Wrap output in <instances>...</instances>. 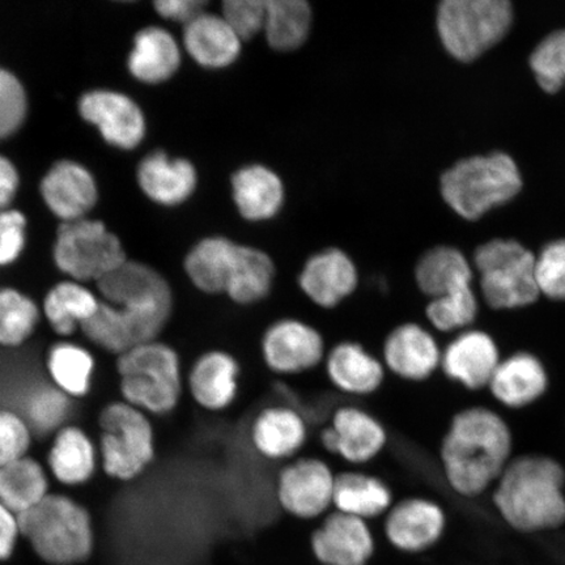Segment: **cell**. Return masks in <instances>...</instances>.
Listing matches in <instances>:
<instances>
[{
    "label": "cell",
    "instance_id": "cell-1",
    "mask_svg": "<svg viewBox=\"0 0 565 565\" xmlns=\"http://www.w3.org/2000/svg\"><path fill=\"white\" fill-rule=\"evenodd\" d=\"M102 302L81 333L116 358L139 344L157 341L171 321V285L153 267L127 259L96 285Z\"/></svg>",
    "mask_w": 565,
    "mask_h": 565
},
{
    "label": "cell",
    "instance_id": "cell-2",
    "mask_svg": "<svg viewBox=\"0 0 565 565\" xmlns=\"http://www.w3.org/2000/svg\"><path fill=\"white\" fill-rule=\"evenodd\" d=\"M511 450V430L498 414L484 407L465 409L444 437L445 476L458 493L477 497L503 475Z\"/></svg>",
    "mask_w": 565,
    "mask_h": 565
},
{
    "label": "cell",
    "instance_id": "cell-3",
    "mask_svg": "<svg viewBox=\"0 0 565 565\" xmlns=\"http://www.w3.org/2000/svg\"><path fill=\"white\" fill-rule=\"evenodd\" d=\"M565 472L555 459L532 455L513 459L499 478L493 501L513 529L540 533L565 524Z\"/></svg>",
    "mask_w": 565,
    "mask_h": 565
},
{
    "label": "cell",
    "instance_id": "cell-4",
    "mask_svg": "<svg viewBox=\"0 0 565 565\" xmlns=\"http://www.w3.org/2000/svg\"><path fill=\"white\" fill-rule=\"evenodd\" d=\"M21 536L49 565L86 563L95 550V529L86 507L66 493L51 492L19 515Z\"/></svg>",
    "mask_w": 565,
    "mask_h": 565
},
{
    "label": "cell",
    "instance_id": "cell-5",
    "mask_svg": "<svg viewBox=\"0 0 565 565\" xmlns=\"http://www.w3.org/2000/svg\"><path fill=\"white\" fill-rule=\"evenodd\" d=\"M121 399L151 418L171 415L185 391L180 353L160 341L137 345L116 359Z\"/></svg>",
    "mask_w": 565,
    "mask_h": 565
},
{
    "label": "cell",
    "instance_id": "cell-6",
    "mask_svg": "<svg viewBox=\"0 0 565 565\" xmlns=\"http://www.w3.org/2000/svg\"><path fill=\"white\" fill-rule=\"evenodd\" d=\"M148 416L122 399L111 401L98 414L100 468L117 482L143 476L157 457V435Z\"/></svg>",
    "mask_w": 565,
    "mask_h": 565
},
{
    "label": "cell",
    "instance_id": "cell-7",
    "mask_svg": "<svg viewBox=\"0 0 565 565\" xmlns=\"http://www.w3.org/2000/svg\"><path fill=\"white\" fill-rule=\"evenodd\" d=\"M521 189L519 168L503 152L458 161L441 177L444 201L468 221L512 201Z\"/></svg>",
    "mask_w": 565,
    "mask_h": 565
},
{
    "label": "cell",
    "instance_id": "cell-8",
    "mask_svg": "<svg viewBox=\"0 0 565 565\" xmlns=\"http://www.w3.org/2000/svg\"><path fill=\"white\" fill-rule=\"evenodd\" d=\"M513 9L508 0H445L437 12V30L447 52L471 62L510 32Z\"/></svg>",
    "mask_w": 565,
    "mask_h": 565
},
{
    "label": "cell",
    "instance_id": "cell-9",
    "mask_svg": "<svg viewBox=\"0 0 565 565\" xmlns=\"http://www.w3.org/2000/svg\"><path fill=\"white\" fill-rule=\"evenodd\" d=\"M53 259L67 279L97 285L125 264L127 256L121 239L103 222L83 217L62 222L56 231Z\"/></svg>",
    "mask_w": 565,
    "mask_h": 565
},
{
    "label": "cell",
    "instance_id": "cell-10",
    "mask_svg": "<svg viewBox=\"0 0 565 565\" xmlns=\"http://www.w3.org/2000/svg\"><path fill=\"white\" fill-rule=\"evenodd\" d=\"M475 263L484 300L491 308H522L539 300L535 257L520 243L493 239L478 247Z\"/></svg>",
    "mask_w": 565,
    "mask_h": 565
},
{
    "label": "cell",
    "instance_id": "cell-11",
    "mask_svg": "<svg viewBox=\"0 0 565 565\" xmlns=\"http://www.w3.org/2000/svg\"><path fill=\"white\" fill-rule=\"evenodd\" d=\"M335 479L320 458L303 457L287 463L275 486L281 511L300 521L323 519L333 507Z\"/></svg>",
    "mask_w": 565,
    "mask_h": 565
},
{
    "label": "cell",
    "instance_id": "cell-12",
    "mask_svg": "<svg viewBox=\"0 0 565 565\" xmlns=\"http://www.w3.org/2000/svg\"><path fill=\"white\" fill-rule=\"evenodd\" d=\"M323 337L298 318H281L265 330L260 355L268 371L279 376H298L313 371L327 356Z\"/></svg>",
    "mask_w": 565,
    "mask_h": 565
},
{
    "label": "cell",
    "instance_id": "cell-13",
    "mask_svg": "<svg viewBox=\"0 0 565 565\" xmlns=\"http://www.w3.org/2000/svg\"><path fill=\"white\" fill-rule=\"evenodd\" d=\"M309 547L320 565H370L376 541L369 522L334 511L313 530Z\"/></svg>",
    "mask_w": 565,
    "mask_h": 565
},
{
    "label": "cell",
    "instance_id": "cell-14",
    "mask_svg": "<svg viewBox=\"0 0 565 565\" xmlns=\"http://www.w3.org/2000/svg\"><path fill=\"white\" fill-rule=\"evenodd\" d=\"M329 454L353 466H363L377 458L387 443L386 429L377 418L356 406L339 407L321 434Z\"/></svg>",
    "mask_w": 565,
    "mask_h": 565
},
{
    "label": "cell",
    "instance_id": "cell-15",
    "mask_svg": "<svg viewBox=\"0 0 565 565\" xmlns=\"http://www.w3.org/2000/svg\"><path fill=\"white\" fill-rule=\"evenodd\" d=\"M81 116L97 127L113 147L132 150L146 136V118L139 105L121 92L94 89L79 100Z\"/></svg>",
    "mask_w": 565,
    "mask_h": 565
},
{
    "label": "cell",
    "instance_id": "cell-16",
    "mask_svg": "<svg viewBox=\"0 0 565 565\" xmlns=\"http://www.w3.org/2000/svg\"><path fill=\"white\" fill-rule=\"evenodd\" d=\"M385 515L384 534L388 545L408 555L434 547L447 525L441 507L420 498L402 500Z\"/></svg>",
    "mask_w": 565,
    "mask_h": 565
},
{
    "label": "cell",
    "instance_id": "cell-17",
    "mask_svg": "<svg viewBox=\"0 0 565 565\" xmlns=\"http://www.w3.org/2000/svg\"><path fill=\"white\" fill-rule=\"evenodd\" d=\"M239 364L232 353L211 350L198 356L185 379L190 397L210 413H222L237 399Z\"/></svg>",
    "mask_w": 565,
    "mask_h": 565
},
{
    "label": "cell",
    "instance_id": "cell-18",
    "mask_svg": "<svg viewBox=\"0 0 565 565\" xmlns=\"http://www.w3.org/2000/svg\"><path fill=\"white\" fill-rule=\"evenodd\" d=\"M41 194L49 210L62 222L86 217L98 198L94 174L73 160L56 161L49 169L41 182Z\"/></svg>",
    "mask_w": 565,
    "mask_h": 565
},
{
    "label": "cell",
    "instance_id": "cell-19",
    "mask_svg": "<svg viewBox=\"0 0 565 565\" xmlns=\"http://www.w3.org/2000/svg\"><path fill=\"white\" fill-rule=\"evenodd\" d=\"M359 274L353 260L342 250L316 254L303 266L299 286L303 295L322 309H334L356 291Z\"/></svg>",
    "mask_w": 565,
    "mask_h": 565
},
{
    "label": "cell",
    "instance_id": "cell-20",
    "mask_svg": "<svg viewBox=\"0 0 565 565\" xmlns=\"http://www.w3.org/2000/svg\"><path fill=\"white\" fill-rule=\"evenodd\" d=\"M385 369L404 380L422 381L441 363V351L429 331L418 323H404L393 329L383 349Z\"/></svg>",
    "mask_w": 565,
    "mask_h": 565
},
{
    "label": "cell",
    "instance_id": "cell-21",
    "mask_svg": "<svg viewBox=\"0 0 565 565\" xmlns=\"http://www.w3.org/2000/svg\"><path fill=\"white\" fill-rule=\"evenodd\" d=\"M307 441V420L294 407H266L252 423L253 449L267 461H287L298 455Z\"/></svg>",
    "mask_w": 565,
    "mask_h": 565
},
{
    "label": "cell",
    "instance_id": "cell-22",
    "mask_svg": "<svg viewBox=\"0 0 565 565\" xmlns=\"http://www.w3.org/2000/svg\"><path fill=\"white\" fill-rule=\"evenodd\" d=\"M100 468L97 443L86 429L70 423L52 437L46 457L51 478L65 487L90 482Z\"/></svg>",
    "mask_w": 565,
    "mask_h": 565
},
{
    "label": "cell",
    "instance_id": "cell-23",
    "mask_svg": "<svg viewBox=\"0 0 565 565\" xmlns=\"http://www.w3.org/2000/svg\"><path fill=\"white\" fill-rule=\"evenodd\" d=\"M323 364L331 385L350 397H366L384 384V363L358 342L335 344L328 351Z\"/></svg>",
    "mask_w": 565,
    "mask_h": 565
},
{
    "label": "cell",
    "instance_id": "cell-24",
    "mask_svg": "<svg viewBox=\"0 0 565 565\" xmlns=\"http://www.w3.org/2000/svg\"><path fill=\"white\" fill-rule=\"evenodd\" d=\"M500 363L493 339L483 331L471 330L457 337L441 353L443 370L469 388L490 384Z\"/></svg>",
    "mask_w": 565,
    "mask_h": 565
},
{
    "label": "cell",
    "instance_id": "cell-25",
    "mask_svg": "<svg viewBox=\"0 0 565 565\" xmlns=\"http://www.w3.org/2000/svg\"><path fill=\"white\" fill-rule=\"evenodd\" d=\"M100 296L84 282L66 279L45 295L41 312L47 327L60 339H73L100 308Z\"/></svg>",
    "mask_w": 565,
    "mask_h": 565
},
{
    "label": "cell",
    "instance_id": "cell-26",
    "mask_svg": "<svg viewBox=\"0 0 565 565\" xmlns=\"http://www.w3.org/2000/svg\"><path fill=\"white\" fill-rule=\"evenodd\" d=\"M75 402L56 388L51 381L34 379L21 385L15 407L32 429L35 439H45L70 424Z\"/></svg>",
    "mask_w": 565,
    "mask_h": 565
},
{
    "label": "cell",
    "instance_id": "cell-27",
    "mask_svg": "<svg viewBox=\"0 0 565 565\" xmlns=\"http://www.w3.org/2000/svg\"><path fill=\"white\" fill-rule=\"evenodd\" d=\"M137 177L143 193L162 206H177L189 200L198 181L192 162L158 151L140 161Z\"/></svg>",
    "mask_w": 565,
    "mask_h": 565
},
{
    "label": "cell",
    "instance_id": "cell-28",
    "mask_svg": "<svg viewBox=\"0 0 565 565\" xmlns=\"http://www.w3.org/2000/svg\"><path fill=\"white\" fill-rule=\"evenodd\" d=\"M183 45L198 65L206 68L231 66L242 52V40L227 21L206 12L185 25Z\"/></svg>",
    "mask_w": 565,
    "mask_h": 565
},
{
    "label": "cell",
    "instance_id": "cell-29",
    "mask_svg": "<svg viewBox=\"0 0 565 565\" xmlns=\"http://www.w3.org/2000/svg\"><path fill=\"white\" fill-rule=\"evenodd\" d=\"M46 379L68 398H86L94 387L96 359L86 345L58 339L45 356Z\"/></svg>",
    "mask_w": 565,
    "mask_h": 565
},
{
    "label": "cell",
    "instance_id": "cell-30",
    "mask_svg": "<svg viewBox=\"0 0 565 565\" xmlns=\"http://www.w3.org/2000/svg\"><path fill=\"white\" fill-rule=\"evenodd\" d=\"M547 384V373L539 358L520 352L499 363L489 386L501 404L522 407L539 399Z\"/></svg>",
    "mask_w": 565,
    "mask_h": 565
},
{
    "label": "cell",
    "instance_id": "cell-31",
    "mask_svg": "<svg viewBox=\"0 0 565 565\" xmlns=\"http://www.w3.org/2000/svg\"><path fill=\"white\" fill-rule=\"evenodd\" d=\"M180 65V47L171 33L159 26H148L137 33L127 58V67L136 79L159 84L171 79Z\"/></svg>",
    "mask_w": 565,
    "mask_h": 565
},
{
    "label": "cell",
    "instance_id": "cell-32",
    "mask_svg": "<svg viewBox=\"0 0 565 565\" xmlns=\"http://www.w3.org/2000/svg\"><path fill=\"white\" fill-rule=\"evenodd\" d=\"M233 200L247 221H267L285 202V188L277 174L263 166L239 169L232 179Z\"/></svg>",
    "mask_w": 565,
    "mask_h": 565
},
{
    "label": "cell",
    "instance_id": "cell-33",
    "mask_svg": "<svg viewBox=\"0 0 565 565\" xmlns=\"http://www.w3.org/2000/svg\"><path fill=\"white\" fill-rule=\"evenodd\" d=\"M393 493L383 479L363 471H345L335 479V511L369 522L391 510Z\"/></svg>",
    "mask_w": 565,
    "mask_h": 565
},
{
    "label": "cell",
    "instance_id": "cell-34",
    "mask_svg": "<svg viewBox=\"0 0 565 565\" xmlns=\"http://www.w3.org/2000/svg\"><path fill=\"white\" fill-rule=\"evenodd\" d=\"M238 245L224 237L198 243L185 259V271L196 289L207 295H224L227 289Z\"/></svg>",
    "mask_w": 565,
    "mask_h": 565
},
{
    "label": "cell",
    "instance_id": "cell-35",
    "mask_svg": "<svg viewBox=\"0 0 565 565\" xmlns=\"http://www.w3.org/2000/svg\"><path fill=\"white\" fill-rule=\"evenodd\" d=\"M51 492L46 466L31 455L0 468V503L18 515L31 511Z\"/></svg>",
    "mask_w": 565,
    "mask_h": 565
},
{
    "label": "cell",
    "instance_id": "cell-36",
    "mask_svg": "<svg viewBox=\"0 0 565 565\" xmlns=\"http://www.w3.org/2000/svg\"><path fill=\"white\" fill-rule=\"evenodd\" d=\"M416 282L430 299H440L469 288V260L455 247L439 246L424 254L415 270Z\"/></svg>",
    "mask_w": 565,
    "mask_h": 565
},
{
    "label": "cell",
    "instance_id": "cell-37",
    "mask_svg": "<svg viewBox=\"0 0 565 565\" xmlns=\"http://www.w3.org/2000/svg\"><path fill=\"white\" fill-rule=\"evenodd\" d=\"M275 267L263 250L238 245L225 296L237 306H254L271 292Z\"/></svg>",
    "mask_w": 565,
    "mask_h": 565
},
{
    "label": "cell",
    "instance_id": "cell-38",
    "mask_svg": "<svg viewBox=\"0 0 565 565\" xmlns=\"http://www.w3.org/2000/svg\"><path fill=\"white\" fill-rule=\"evenodd\" d=\"M41 306L13 287L0 288V349L18 351L38 333Z\"/></svg>",
    "mask_w": 565,
    "mask_h": 565
},
{
    "label": "cell",
    "instance_id": "cell-39",
    "mask_svg": "<svg viewBox=\"0 0 565 565\" xmlns=\"http://www.w3.org/2000/svg\"><path fill=\"white\" fill-rule=\"evenodd\" d=\"M312 25V10L303 0L266 2L264 32L275 51L291 52L307 41Z\"/></svg>",
    "mask_w": 565,
    "mask_h": 565
},
{
    "label": "cell",
    "instance_id": "cell-40",
    "mask_svg": "<svg viewBox=\"0 0 565 565\" xmlns=\"http://www.w3.org/2000/svg\"><path fill=\"white\" fill-rule=\"evenodd\" d=\"M530 67L540 87L556 94L565 84V31L547 35L530 56Z\"/></svg>",
    "mask_w": 565,
    "mask_h": 565
},
{
    "label": "cell",
    "instance_id": "cell-41",
    "mask_svg": "<svg viewBox=\"0 0 565 565\" xmlns=\"http://www.w3.org/2000/svg\"><path fill=\"white\" fill-rule=\"evenodd\" d=\"M478 315V301L471 287L454 295L430 300L427 318L437 330L450 331L468 327Z\"/></svg>",
    "mask_w": 565,
    "mask_h": 565
},
{
    "label": "cell",
    "instance_id": "cell-42",
    "mask_svg": "<svg viewBox=\"0 0 565 565\" xmlns=\"http://www.w3.org/2000/svg\"><path fill=\"white\" fill-rule=\"evenodd\" d=\"M35 437L15 407L0 404V468L30 456Z\"/></svg>",
    "mask_w": 565,
    "mask_h": 565
},
{
    "label": "cell",
    "instance_id": "cell-43",
    "mask_svg": "<svg viewBox=\"0 0 565 565\" xmlns=\"http://www.w3.org/2000/svg\"><path fill=\"white\" fill-rule=\"evenodd\" d=\"M26 111L28 98L23 83L11 71L0 67V140L20 129Z\"/></svg>",
    "mask_w": 565,
    "mask_h": 565
},
{
    "label": "cell",
    "instance_id": "cell-44",
    "mask_svg": "<svg viewBox=\"0 0 565 565\" xmlns=\"http://www.w3.org/2000/svg\"><path fill=\"white\" fill-rule=\"evenodd\" d=\"M534 273L541 295L565 300V239L545 246L535 258Z\"/></svg>",
    "mask_w": 565,
    "mask_h": 565
},
{
    "label": "cell",
    "instance_id": "cell-45",
    "mask_svg": "<svg viewBox=\"0 0 565 565\" xmlns=\"http://www.w3.org/2000/svg\"><path fill=\"white\" fill-rule=\"evenodd\" d=\"M222 18L239 40H249L264 31L266 2L260 0H228L223 4Z\"/></svg>",
    "mask_w": 565,
    "mask_h": 565
},
{
    "label": "cell",
    "instance_id": "cell-46",
    "mask_svg": "<svg viewBox=\"0 0 565 565\" xmlns=\"http://www.w3.org/2000/svg\"><path fill=\"white\" fill-rule=\"evenodd\" d=\"M26 218L18 210L0 211V267L15 264L25 246Z\"/></svg>",
    "mask_w": 565,
    "mask_h": 565
},
{
    "label": "cell",
    "instance_id": "cell-47",
    "mask_svg": "<svg viewBox=\"0 0 565 565\" xmlns=\"http://www.w3.org/2000/svg\"><path fill=\"white\" fill-rule=\"evenodd\" d=\"M20 536L19 515L0 503V562L9 561L15 553Z\"/></svg>",
    "mask_w": 565,
    "mask_h": 565
},
{
    "label": "cell",
    "instance_id": "cell-48",
    "mask_svg": "<svg viewBox=\"0 0 565 565\" xmlns=\"http://www.w3.org/2000/svg\"><path fill=\"white\" fill-rule=\"evenodd\" d=\"M204 6L206 2H201V0H160L154 3V9L162 18L180 21L186 25L204 12Z\"/></svg>",
    "mask_w": 565,
    "mask_h": 565
},
{
    "label": "cell",
    "instance_id": "cell-49",
    "mask_svg": "<svg viewBox=\"0 0 565 565\" xmlns=\"http://www.w3.org/2000/svg\"><path fill=\"white\" fill-rule=\"evenodd\" d=\"M20 185V175L10 159L0 154V211L9 210Z\"/></svg>",
    "mask_w": 565,
    "mask_h": 565
}]
</instances>
